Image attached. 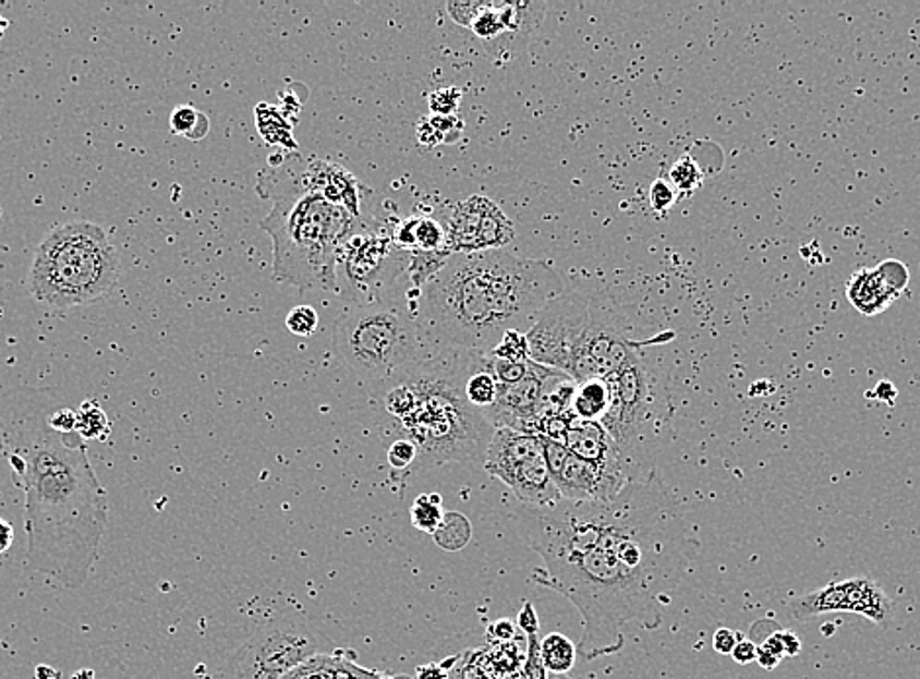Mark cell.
<instances>
[{
	"label": "cell",
	"instance_id": "7c38bea8",
	"mask_svg": "<svg viewBox=\"0 0 920 679\" xmlns=\"http://www.w3.org/2000/svg\"><path fill=\"white\" fill-rule=\"evenodd\" d=\"M484 469L492 478L506 484L521 506L548 508L560 501L538 435L506 427L494 431Z\"/></svg>",
	"mask_w": 920,
	"mask_h": 679
},
{
	"label": "cell",
	"instance_id": "d4e9b609",
	"mask_svg": "<svg viewBox=\"0 0 920 679\" xmlns=\"http://www.w3.org/2000/svg\"><path fill=\"white\" fill-rule=\"evenodd\" d=\"M703 177L705 174L701 171L700 163L691 155H681L680 159L671 165L670 172H668V181L678 192V196H691L693 192L701 189Z\"/></svg>",
	"mask_w": 920,
	"mask_h": 679
},
{
	"label": "cell",
	"instance_id": "d590c367",
	"mask_svg": "<svg viewBox=\"0 0 920 679\" xmlns=\"http://www.w3.org/2000/svg\"><path fill=\"white\" fill-rule=\"evenodd\" d=\"M492 366H494V374H496L498 383L501 386H508V384H518L523 378H528V374L531 373V366H533V361L529 359L525 363H508V361L492 359Z\"/></svg>",
	"mask_w": 920,
	"mask_h": 679
},
{
	"label": "cell",
	"instance_id": "7bdbcfd3",
	"mask_svg": "<svg viewBox=\"0 0 920 679\" xmlns=\"http://www.w3.org/2000/svg\"><path fill=\"white\" fill-rule=\"evenodd\" d=\"M417 142L420 144L425 145V147H435V145L445 144V140H443V135L433 128L432 122H429V118H423L420 120V124H417Z\"/></svg>",
	"mask_w": 920,
	"mask_h": 679
},
{
	"label": "cell",
	"instance_id": "e575fe53",
	"mask_svg": "<svg viewBox=\"0 0 920 679\" xmlns=\"http://www.w3.org/2000/svg\"><path fill=\"white\" fill-rule=\"evenodd\" d=\"M525 639H528V656H525V664H523V670L519 674V679H548L547 670L541 662L538 634H531Z\"/></svg>",
	"mask_w": 920,
	"mask_h": 679
},
{
	"label": "cell",
	"instance_id": "f5cc1de1",
	"mask_svg": "<svg viewBox=\"0 0 920 679\" xmlns=\"http://www.w3.org/2000/svg\"><path fill=\"white\" fill-rule=\"evenodd\" d=\"M376 679H394V678H390V676H380V674H378V678H376Z\"/></svg>",
	"mask_w": 920,
	"mask_h": 679
},
{
	"label": "cell",
	"instance_id": "681fc988",
	"mask_svg": "<svg viewBox=\"0 0 920 679\" xmlns=\"http://www.w3.org/2000/svg\"><path fill=\"white\" fill-rule=\"evenodd\" d=\"M71 679H96L95 671L88 670V668H83V670H77Z\"/></svg>",
	"mask_w": 920,
	"mask_h": 679
},
{
	"label": "cell",
	"instance_id": "1f68e13d",
	"mask_svg": "<svg viewBox=\"0 0 920 679\" xmlns=\"http://www.w3.org/2000/svg\"><path fill=\"white\" fill-rule=\"evenodd\" d=\"M285 679H334L331 674V656L329 654H316L310 660L300 664L298 668L290 671Z\"/></svg>",
	"mask_w": 920,
	"mask_h": 679
},
{
	"label": "cell",
	"instance_id": "f1b7e54d",
	"mask_svg": "<svg viewBox=\"0 0 920 679\" xmlns=\"http://www.w3.org/2000/svg\"><path fill=\"white\" fill-rule=\"evenodd\" d=\"M489 356L508 363H525L529 361L528 336L518 329H509L492 349Z\"/></svg>",
	"mask_w": 920,
	"mask_h": 679
},
{
	"label": "cell",
	"instance_id": "8fae6325",
	"mask_svg": "<svg viewBox=\"0 0 920 679\" xmlns=\"http://www.w3.org/2000/svg\"><path fill=\"white\" fill-rule=\"evenodd\" d=\"M324 644L322 634L302 615H280L223 662L218 679H285L300 664L322 654Z\"/></svg>",
	"mask_w": 920,
	"mask_h": 679
},
{
	"label": "cell",
	"instance_id": "4316f807",
	"mask_svg": "<svg viewBox=\"0 0 920 679\" xmlns=\"http://www.w3.org/2000/svg\"><path fill=\"white\" fill-rule=\"evenodd\" d=\"M469 519L460 513H447L443 517L441 525L433 533L437 545L445 550H460L470 541Z\"/></svg>",
	"mask_w": 920,
	"mask_h": 679
},
{
	"label": "cell",
	"instance_id": "ba28073f",
	"mask_svg": "<svg viewBox=\"0 0 920 679\" xmlns=\"http://www.w3.org/2000/svg\"><path fill=\"white\" fill-rule=\"evenodd\" d=\"M612 403L602 420V427L614 439L634 482L651 474L652 442L664 422L656 378L639 353L621 371L605 378Z\"/></svg>",
	"mask_w": 920,
	"mask_h": 679
},
{
	"label": "cell",
	"instance_id": "5b68a950",
	"mask_svg": "<svg viewBox=\"0 0 920 679\" xmlns=\"http://www.w3.org/2000/svg\"><path fill=\"white\" fill-rule=\"evenodd\" d=\"M273 202L261 228L273 241L275 280L302 290H336L337 253L359 220L314 192Z\"/></svg>",
	"mask_w": 920,
	"mask_h": 679
},
{
	"label": "cell",
	"instance_id": "52a82bcc",
	"mask_svg": "<svg viewBox=\"0 0 920 679\" xmlns=\"http://www.w3.org/2000/svg\"><path fill=\"white\" fill-rule=\"evenodd\" d=\"M334 349L351 373L376 386L417 363L432 344L405 300L386 298L339 317Z\"/></svg>",
	"mask_w": 920,
	"mask_h": 679
},
{
	"label": "cell",
	"instance_id": "9a60e30c",
	"mask_svg": "<svg viewBox=\"0 0 920 679\" xmlns=\"http://www.w3.org/2000/svg\"><path fill=\"white\" fill-rule=\"evenodd\" d=\"M789 615L797 621L813 619L825 613H858L877 625L892 619L893 603L870 578H850L831 582L811 594L797 595L787 602Z\"/></svg>",
	"mask_w": 920,
	"mask_h": 679
},
{
	"label": "cell",
	"instance_id": "30bf717a",
	"mask_svg": "<svg viewBox=\"0 0 920 679\" xmlns=\"http://www.w3.org/2000/svg\"><path fill=\"white\" fill-rule=\"evenodd\" d=\"M261 171L257 192L263 198L277 201L290 194L314 192L337 208L349 211L355 220L368 221L374 214V192L347 171L346 167L322 157H302L298 154L278 155Z\"/></svg>",
	"mask_w": 920,
	"mask_h": 679
},
{
	"label": "cell",
	"instance_id": "2e32d148",
	"mask_svg": "<svg viewBox=\"0 0 920 679\" xmlns=\"http://www.w3.org/2000/svg\"><path fill=\"white\" fill-rule=\"evenodd\" d=\"M637 354V347L627 337L625 329L602 312L592 314V324L574 356L570 378L584 383L590 378H607L621 371Z\"/></svg>",
	"mask_w": 920,
	"mask_h": 679
},
{
	"label": "cell",
	"instance_id": "836d02e7",
	"mask_svg": "<svg viewBox=\"0 0 920 679\" xmlns=\"http://www.w3.org/2000/svg\"><path fill=\"white\" fill-rule=\"evenodd\" d=\"M460 100H462V90L457 86H447L432 93L427 98V105L432 108L433 114L455 116L459 110Z\"/></svg>",
	"mask_w": 920,
	"mask_h": 679
},
{
	"label": "cell",
	"instance_id": "4fadbf2b",
	"mask_svg": "<svg viewBox=\"0 0 920 679\" xmlns=\"http://www.w3.org/2000/svg\"><path fill=\"white\" fill-rule=\"evenodd\" d=\"M594 310L580 294L562 292L541 310L529 329V359L558 373L570 374L576 353L592 324Z\"/></svg>",
	"mask_w": 920,
	"mask_h": 679
},
{
	"label": "cell",
	"instance_id": "83f0119b",
	"mask_svg": "<svg viewBox=\"0 0 920 679\" xmlns=\"http://www.w3.org/2000/svg\"><path fill=\"white\" fill-rule=\"evenodd\" d=\"M171 132L191 140H202L208 134V118L194 106H177L171 114Z\"/></svg>",
	"mask_w": 920,
	"mask_h": 679
},
{
	"label": "cell",
	"instance_id": "3957f363",
	"mask_svg": "<svg viewBox=\"0 0 920 679\" xmlns=\"http://www.w3.org/2000/svg\"><path fill=\"white\" fill-rule=\"evenodd\" d=\"M562 292V277L548 263L482 251L451 255L405 304L435 349L489 354L509 329L528 334Z\"/></svg>",
	"mask_w": 920,
	"mask_h": 679
},
{
	"label": "cell",
	"instance_id": "f907efd6",
	"mask_svg": "<svg viewBox=\"0 0 920 679\" xmlns=\"http://www.w3.org/2000/svg\"><path fill=\"white\" fill-rule=\"evenodd\" d=\"M9 28V20L0 14V39L4 38V32Z\"/></svg>",
	"mask_w": 920,
	"mask_h": 679
},
{
	"label": "cell",
	"instance_id": "7dc6e473",
	"mask_svg": "<svg viewBox=\"0 0 920 679\" xmlns=\"http://www.w3.org/2000/svg\"><path fill=\"white\" fill-rule=\"evenodd\" d=\"M782 642H784V652H786V656H797L799 652H801V641H799V636H797L796 632L791 631H782Z\"/></svg>",
	"mask_w": 920,
	"mask_h": 679
},
{
	"label": "cell",
	"instance_id": "d6a6232c",
	"mask_svg": "<svg viewBox=\"0 0 920 679\" xmlns=\"http://www.w3.org/2000/svg\"><path fill=\"white\" fill-rule=\"evenodd\" d=\"M649 201H651L652 210L664 216L674 208V204L678 201V192L668 179H656L649 189Z\"/></svg>",
	"mask_w": 920,
	"mask_h": 679
},
{
	"label": "cell",
	"instance_id": "44dd1931",
	"mask_svg": "<svg viewBox=\"0 0 920 679\" xmlns=\"http://www.w3.org/2000/svg\"><path fill=\"white\" fill-rule=\"evenodd\" d=\"M255 124L261 137L269 145H277L285 151L296 154L298 144L292 134V122L278 106L261 102L255 106Z\"/></svg>",
	"mask_w": 920,
	"mask_h": 679
},
{
	"label": "cell",
	"instance_id": "277c9868",
	"mask_svg": "<svg viewBox=\"0 0 920 679\" xmlns=\"http://www.w3.org/2000/svg\"><path fill=\"white\" fill-rule=\"evenodd\" d=\"M402 374L412 384L415 405L408 417L394 425L398 437L413 440L420 449L415 470L472 459L488 449L496 429L464 400L455 351H429Z\"/></svg>",
	"mask_w": 920,
	"mask_h": 679
},
{
	"label": "cell",
	"instance_id": "ee69618b",
	"mask_svg": "<svg viewBox=\"0 0 920 679\" xmlns=\"http://www.w3.org/2000/svg\"><path fill=\"white\" fill-rule=\"evenodd\" d=\"M730 656H733V660L737 662V664H750V662L756 660V642L745 641V639H740V641H738L737 646H735V651H733V654H730Z\"/></svg>",
	"mask_w": 920,
	"mask_h": 679
},
{
	"label": "cell",
	"instance_id": "484cf974",
	"mask_svg": "<svg viewBox=\"0 0 920 679\" xmlns=\"http://www.w3.org/2000/svg\"><path fill=\"white\" fill-rule=\"evenodd\" d=\"M441 496L439 494H425V496H420V498L413 501L412 511H410V516H412V525L417 529V531H422V533H429L433 535L439 525H441L443 513L441 508Z\"/></svg>",
	"mask_w": 920,
	"mask_h": 679
},
{
	"label": "cell",
	"instance_id": "816d5d0a",
	"mask_svg": "<svg viewBox=\"0 0 920 679\" xmlns=\"http://www.w3.org/2000/svg\"><path fill=\"white\" fill-rule=\"evenodd\" d=\"M548 679H572V678H570V676H566V674H562V676H555V674H548Z\"/></svg>",
	"mask_w": 920,
	"mask_h": 679
},
{
	"label": "cell",
	"instance_id": "cb8c5ba5",
	"mask_svg": "<svg viewBox=\"0 0 920 679\" xmlns=\"http://www.w3.org/2000/svg\"><path fill=\"white\" fill-rule=\"evenodd\" d=\"M415 251L439 253L447 247V230L439 211L435 216H417L415 221Z\"/></svg>",
	"mask_w": 920,
	"mask_h": 679
},
{
	"label": "cell",
	"instance_id": "c3c4849f",
	"mask_svg": "<svg viewBox=\"0 0 920 679\" xmlns=\"http://www.w3.org/2000/svg\"><path fill=\"white\" fill-rule=\"evenodd\" d=\"M34 676H36V679H63V674H61L58 668L48 666V664H39V666H36Z\"/></svg>",
	"mask_w": 920,
	"mask_h": 679
},
{
	"label": "cell",
	"instance_id": "5bb4252c",
	"mask_svg": "<svg viewBox=\"0 0 920 679\" xmlns=\"http://www.w3.org/2000/svg\"><path fill=\"white\" fill-rule=\"evenodd\" d=\"M543 447L556 489L566 501H607L633 482L624 464H600L580 459L566 449L565 442L545 437Z\"/></svg>",
	"mask_w": 920,
	"mask_h": 679
},
{
	"label": "cell",
	"instance_id": "d6986e66",
	"mask_svg": "<svg viewBox=\"0 0 920 679\" xmlns=\"http://www.w3.org/2000/svg\"><path fill=\"white\" fill-rule=\"evenodd\" d=\"M565 445L566 449L574 452L580 459L592 460L600 464H624L627 469L621 452L617 449L614 439L607 435V431L602 427V423L582 422L578 417H572L570 429L566 433Z\"/></svg>",
	"mask_w": 920,
	"mask_h": 679
},
{
	"label": "cell",
	"instance_id": "74e56055",
	"mask_svg": "<svg viewBox=\"0 0 920 679\" xmlns=\"http://www.w3.org/2000/svg\"><path fill=\"white\" fill-rule=\"evenodd\" d=\"M519 634L521 632H519L516 622L509 621V619H498V621L489 625L486 639H488L489 646H499V644H509V642L516 641Z\"/></svg>",
	"mask_w": 920,
	"mask_h": 679
},
{
	"label": "cell",
	"instance_id": "e0dca14e",
	"mask_svg": "<svg viewBox=\"0 0 920 679\" xmlns=\"http://www.w3.org/2000/svg\"><path fill=\"white\" fill-rule=\"evenodd\" d=\"M560 374L565 373L533 363L528 378H523L521 383L508 384V386L499 384L498 400L488 412L482 415L494 429L506 427V429L525 431L535 435L547 390Z\"/></svg>",
	"mask_w": 920,
	"mask_h": 679
},
{
	"label": "cell",
	"instance_id": "bcb514c9",
	"mask_svg": "<svg viewBox=\"0 0 920 679\" xmlns=\"http://www.w3.org/2000/svg\"><path fill=\"white\" fill-rule=\"evenodd\" d=\"M14 543V529L0 517V555H7Z\"/></svg>",
	"mask_w": 920,
	"mask_h": 679
},
{
	"label": "cell",
	"instance_id": "f35d334b",
	"mask_svg": "<svg viewBox=\"0 0 920 679\" xmlns=\"http://www.w3.org/2000/svg\"><path fill=\"white\" fill-rule=\"evenodd\" d=\"M48 425L61 435H75L77 433V412H73L69 408H59L49 415Z\"/></svg>",
	"mask_w": 920,
	"mask_h": 679
},
{
	"label": "cell",
	"instance_id": "b9f144b4",
	"mask_svg": "<svg viewBox=\"0 0 920 679\" xmlns=\"http://www.w3.org/2000/svg\"><path fill=\"white\" fill-rule=\"evenodd\" d=\"M738 641H740V636H738L737 632L723 627V629H719V631L713 634V648L719 652V654H733Z\"/></svg>",
	"mask_w": 920,
	"mask_h": 679
},
{
	"label": "cell",
	"instance_id": "7402d4cb",
	"mask_svg": "<svg viewBox=\"0 0 920 679\" xmlns=\"http://www.w3.org/2000/svg\"><path fill=\"white\" fill-rule=\"evenodd\" d=\"M576 654H578V648L574 642L560 632H553L541 641V662L547 674H555V676L568 674L574 668Z\"/></svg>",
	"mask_w": 920,
	"mask_h": 679
},
{
	"label": "cell",
	"instance_id": "4dcf8cb0",
	"mask_svg": "<svg viewBox=\"0 0 920 679\" xmlns=\"http://www.w3.org/2000/svg\"><path fill=\"white\" fill-rule=\"evenodd\" d=\"M317 326H319V316L312 306H296L288 312L287 327L292 336H314Z\"/></svg>",
	"mask_w": 920,
	"mask_h": 679
},
{
	"label": "cell",
	"instance_id": "db71d44e",
	"mask_svg": "<svg viewBox=\"0 0 920 679\" xmlns=\"http://www.w3.org/2000/svg\"><path fill=\"white\" fill-rule=\"evenodd\" d=\"M2 447H4V445H2V442H0V450H2Z\"/></svg>",
	"mask_w": 920,
	"mask_h": 679
},
{
	"label": "cell",
	"instance_id": "8992f818",
	"mask_svg": "<svg viewBox=\"0 0 920 679\" xmlns=\"http://www.w3.org/2000/svg\"><path fill=\"white\" fill-rule=\"evenodd\" d=\"M120 277V257L100 226L69 221L49 231L29 268V292L56 310L87 306L108 296Z\"/></svg>",
	"mask_w": 920,
	"mask_h": 679
},
{
	"label": "cell",
	"instance_id": "7a4b0ae2",
	"mask_svg": "<svg viewBox=\"0 0 920 679\" xmlns=\"http://www.w3.org/2000/svg\"><path fill=\"white\" fill-rule=\"evenodd\" d=\"M77 435V433H75ZM44 425L9 433V462L24 489L28 566L69 590L87 584L108 521V494L85 442Z\"/></svg>",
	"mask_w": 920,
	"mask_h": 679
},
{
	"label": "cell",
	"instance_id": "8d00e7d4",
	"mask_svg": "<svg viewBox=\"0 0 920 679\" xmlns=\"http://www.w3.org/2000/svg\"><path fill=\"white\" fill-rule=\"evenodd\" d=\"M484 7V0H476V2H467V0H457V2H447L445 10L449 14V19L459 24L460 28L470 29L472 22L476 20L480 10Z\"/></svg>",
	"mask_w": 920,
	"mask_h": 679
},
{
	"label": "cell",
	"instance_id": "ab89813d",
	"mask_svg": "<svg viewBox=\"0 0 920 679\" xmlns=\"http://www.w3.org/2000/svg\"><path fill=\"white\" fill-rule=\"evenodd\" d=\"M516 625H518L519 632L523 636H531V634H538L541 632V622H538L537 611H535V605L533 603H523Z\"/></svg>",
	"mask_w": 920,
	"mask_h": 679
},
{
	"label": "cell",
	"instance_id": "60d3db41",
	"mask_svg": "<svg viewBox=\"0 0 920 679\" xmlns=\"http://www.w3.org/2000/svg\"><path fill=\"white\" fill-rule=\"evenodd\" d=\"M459 658H452L451 662H439V664H435V662H429V664H423L420 666L417 670H415V679H451V671L452 664H457Z\"/></svg>",
	"mask_w": 920,
	"mask_h": 679
},
{
	"label": "cell",
	"instance_id": "603a6c76",
	"mask_svg": "<svg viewBox=\"0 0 920 679\" xmlns=\"http://www.w3.org/2000/svg\"><path fill=\"white\" fill-rule=\"evenodd\" d=\"M77 412V435L85 440H106L112 425L106 415L105 410L100 408V403L95 400H87V402L78 405Z\"/></svg>",
	"mask_w": 920,
	"mask_h": 679
},
{
	"label": "cell",
	"instance_id": "f6af8a7d",
	"mask_svg": "<svg viewBox=\"0 0 920 679\" xmlns=\"http://www.w3.org/2000/svg\"><path fill=\"white\" fill-rule=\"evenodd\" d=\"M868 398H875V400H880V402L889 403L892 405L895 402V398H897V390H895V386L892 383H883L877 384L875 388H873L872 392L868 393Z\"/></svg>",
	"mask_w": 920,
	"mask_h": 679
},
{
	"label": "cell",
	"instance_id": "ffe728a7",
	"mask_svg": "<svg viewBox=\"0 0 920 679\" xmlns=\"http://www.w3.org/2000/svg\"><path fill=\"white\" fill-rule=\"evenodd\" d=\"M612 392L604 378H590L576 386L574 398L570 405V413L582 422H602L605 413L609 412Z\"/></svg>",
	"mask_w": 920,
	"mask_h": 679
},
{
	"label": "cell",
	"instance_id": "6da1fadb",
	"mask_svg": "<svg viewBox=\"0 0 920 679\" xmlns=\"http://www.w3.org/2000/svg\"><path fill=\"white\" fill-rule=\"evenodd\" d=\"M521 535L543 558L531 580L565 595L582 615L585 660L624 648L627 622L658 629L683 578L693 541L676 499L652 470L607 501L521 506Z\"/></svg>",
	"mask_w": 920,
	"mask_h": 679
},
{
	"label": "cell",
	"instance_id": "9c48e42d",
	"mask_svg": "<svg viewBox=\"0 0 920 679\" xmlns=\"http://www.w3.org/2000/svg\"><path fill=\"white\" fill-rule=\"evenodd\" d=\"M394 226L378 216L359 221L339 247L336 290L356 306L386 300L396 280L408 275L412 253L394 243Z\"/></svg>",
	"mask_w": 920,
	"mask_h": 679
},
{
	"label": "cell",
	"instance_id": "f546056e",
	"mask_svg": "<svg viewBox=\"0 0 920 679\" xmlns=\"http://www.w3.org/2000/svg\"><path fill=\"white\" fill-rule=\"evenodd\" d=\"M420 459V449L413 440L405 437H396L388 449V464L398 474H412Z\"/></svg>",
	"mask_w": 920,
	"mask_h": 679
},
{
	"label": "cell",
	"instance_id": "ac0fdd59",
	"mask_svg": "<svg viewBox=\"0 0 920 679\" xmlns=\"http://www.w3.org/2000/svg\"><path fill=\"white\" fill-rule=\"evenodd\" d=\"M907 280V267L897 260H887L877 268H863L856 272L848 287V298L863 316H875L901 294Z\"/></svg>",
	"mask_w": 920,
	"mask_h": 679
}]
</instances>
